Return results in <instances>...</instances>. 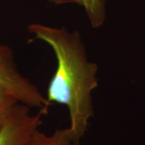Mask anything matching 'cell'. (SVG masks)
<instances>
[{"instance_id":"6","label":"cell","mask_w":145,"mask_h":145,"mask_svg":"<svg viewBox=\"0 0 145 145\" xmlns=\"http://www.w3.org/2000/svg\"><path fill=\"white\" fill-rule=\"evenodd\" d=\"M18 103L20 102L14 96L0 88V129L12 110Z\"/></svg>"},{"instance_id":"3","label":"cell","mask_w":145,"mask_h":145,"mask_svg":"<svg viewBox=\"0 0 145 145\" xmlns=\"http://www.w3.org/2000/svg\"><path fill=\"white\" fill-rule=\"evenodd\" d=\"M30 108L18 103L0 129V145H27L42 124L41 112L32 115Z\"/></svg>"},{"instance_id":"5","label":"cell","mask_w":145,"mask_h":145,"mask_svg":"<svg viewBox=\"0 0 145 145\" xmlns=\"http://www.w3.org/2000/svg\"><path fill=\"white\" fill-rule=\"evenodd\" d=\"M55 4L76 3L84 8L93 28L103 24L105 18V0H52Z\"/></svg>"},{"instance_id":"2","label":"cell","mask_w":145,"mask_h":145,"mask_svg":"<svg viewBox=\"0 0 145 145\" xmlns=\"http://www.w3.org/2000/svg\"><path fill=\"white\" fill-rule=\"evenodd\" d=\"M0 88L14 96L21 104L48 113L50 103L40 90L18 69L10 47L0 44Z\"/></svg>"},{"instance_id":"4","label":"cell","mask_w":145,"mask_h":145,"mask_svg":"<svg viewBox=\"0 0 145 145\" xmlns=\"http://www.w3.org/2000/svg\"><path fill=\"white\" fill-rule=\"evenodd\" d=\"M27 145H80L74 137L70 128L57 129L51 135H46L37 130Z\"/></svg>"},{"instance_id":"1","label":"cell","mask_w":145,"mask_h":145,"mask_svg":"<svg viewBox=\"0 0 145 145\" xmlns=\"http://www.w3.org/2000/svg\"><path fill=\"white\" fill-rule=\"evenodd\" d=\"M28 30L36 39L51 47L57 61V69L50 79L48 101L67 107L74 137L80 143L93 116L91 93L98 86L97 65L88 61L78 32L33 23Z\"/></svg>"}]
</instances>
